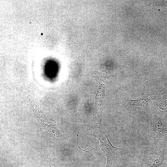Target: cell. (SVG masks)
Wrapping results in <instances>:
<instances>
[{
	"instance_id": "6da1fadb",
	"label": "cell",
	"mask_w": 167,
	"mask_h": 167,
	"mask_svg": "<svg viewBox=\"0 0 167 167\" xmlns=\"http://www.w3.org/2000/svg\"><path fill=\"white\" fill-rule=\"evenodd\" d=\"M99 140V147L107 158L105 167H110L126 151L123 148L114 147L110 143L108 135L105 132L96 137Z\"/></svg>"
},
{
	"instance_id": "7a4b0ae2",
	"label": "cell",
	"mask_w": 167,
	"mask_h": 167,
	"mask_svg": "<svg viewBox=\"0 0 167 167\" xmlns=\"http://www.w3.org/2000/svg\"><path fill=\"white\" fill-rule=\"evenodd\" d=\"M165 148L162 146H156L153 150L147 151L142 161L143 167H158L163 164Z\"/></svg>"
},
{
	"instance_id": "3957f363",
	"label": "cell",
	"mask_w": 167,
	"mask_h": 167,
	"mask_svg": "<svg viewBox=\"0 0 167 167\" xmlns=\"http://www.w3.org/2000/svg\"><path fill=\"white\" fill-rule=\"evenodd\" d=\"M167 136V124L159 118H154L150 135L151 142L158 143Z\"/></svg>"
},
{
	"instance_id": "277c9868",
	"label": "cell",
	"mask_w": 167,
	"mask_h": 167,
	"mask_svg": "<svg viewBox=\"0 0 167 167\" xmlns=\"http://www.w3.org/2000/svg\"><path fill=\"white\" fill-rule=\"evenodd\" d=\"M45 159L48 167H60L62 164V158L56 149L51 147L44 148L41 153Z\"/></svg>"
},
{
	"instance_id": "5b68a950",
	"label": "cell",
	"mask_w": 167,
	"mask_h": 167,
	"mask_svg": "<svg viewBox=\"0 0 167 167\" xmlns=\"http://www.w3.org/2000/svg\"><path fill=\"white\" fill-rule=\"evenodd\" d=\"M152 99V98L145 97L138 100H131L129 101V103L131 105L136 106H143L148 105Z\"/></svg>"
},
{
	"instance_id": "8992f818",
	"label": "cell",
	"mask_w": 167,
	"mask_h": 167,
	"mask_svg": "<svg viewBox=\"0 0 167 167\" xmlns=\"http://www.w3.org/2000/svg\"><path fill=\"white\" fill-rule=\"evenodd\" d=\"M158 107L160 111L164 113H167V98L162 100L160 103Z\"/></svg>"
},
{
	"instance_id": "52a82bcc",
	"label": "cell",
	"mask_w": 167,
	"mask_h": 167,
	"mask_svg": "<svg viewBox=\"0 0 167 167\" xmlns=\"http://www.w3.org/2000/svg\"><path fill=\"white\" fill-rule=\"evenodd\" d=\"M163 164L165 167H167V147L165 148L164 160Z\"/></svg>"
}]
</instances>
